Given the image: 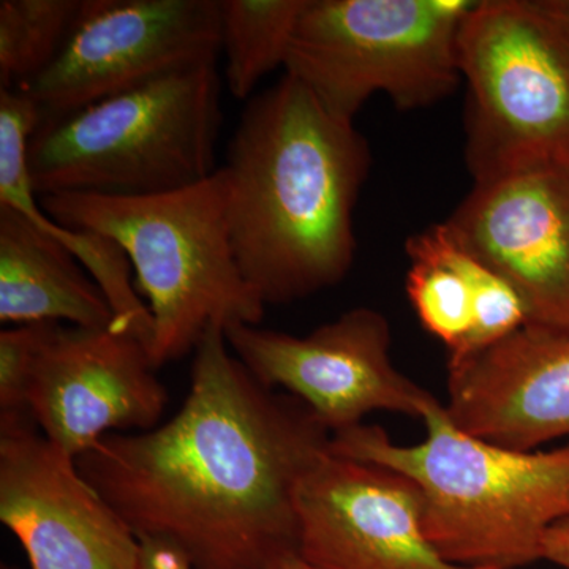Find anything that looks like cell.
<instances>
[{"label":"cell","mask_w":569,"mask_h":569,"mask_svg":"<svg viewBox=\"0 0 569 569\" xmlns=\"http://www.w3.org/2000/svg\"><path fill=\"white\" fill-rule=\"evenodd\" d=\"M54 222L112 239L132 264L153 321L149 355L159 369L189 355L211 326H258L264 301L231 244L222 168L204 181L146 197L56 193L39 198Z\"/></svg>","instance_id":"cell-4"},{"label":"cell","mask_w":569,"mask_h":569,"mask_svg":"<svg viewBox=\"0 0 569 569\" xmlns=\"http://www.w3.org/2000/svg\"><path fill=\"white\" fill-rule=\"evenodd\" d=\"M193 353L181 410L104 437L78 470L138 538L173 546L193 569H272L298 553L299 485L331 432L301 400L263 387L220 326Z\"/></svg>","instance_id":"cell-1"},{"label":"cell","mask_w":569,"mask_h":569,"mask_svg":"<svg viewBox=\"0 0 569 569\" xmlns=\"http://www.w3.org/2000/svg\"><path fill=\"white\" fill-rule=\"evenodd\" d=\"M306 0H219L224 82L249 102L271 71L283 67Z\"/></svg>","instance_id":"cell-18"},{"label":"cell","mask_w":569,"mask_h":569,"mask_svg":"<svg viewBox=\"0 0 569 569\" xmlns=\"http://www.w3.org/2000/svg\"><path fill=\"white\" fill-rule=\"evenodd\" d=\"M0 321L111 328L107 296L43 228L0 204Z\"/></svg>","instance_id":"cell-16"},{"label":"cell","mask_w":569,"mask_h":569,"mask_svg":"<svg viewBox=\"0 0 569 569\" xmlns=\"http://www.w3.org/2000/svg\"><path fill=\"white\" fill-rule=\"evenodd\" d=\"M451 421L500 447L535 451L569 438V328L527 323L448 365Z\"/></svg>","instance_id":"cell-14"},{"label":"cell","mask_w":569,"mask_h":569,"mask_svg":"<svg viewBox=\"0 0 569 569\" xmlns=\"http://www.w3.org/2000/svg\"><path fill=\"white\" fill-rule=\"evenodd\" d=\"M0 569H21V568L11 567V565H2V568H0Z\"/></svg>","instance_id":"cell-24"},{"label":"cell","mask_w":569,"mask_h":569,"mask_svg":"<svg viewBox=\"0 0 569 569\" xmlns=\"http://www.w3.org/2000/svg\"><path fill=\"white\" fill-rule=\"evenodd\" d=\"M82 0L0 2V89H20L58 56Z\"/></svg>","instance_id":"cell-19"},{"label":"cell","mask_w":569,"mask_h":569,"mask_svg":"<svg viewBox=\"0 0 569 569\" xmlns=\"http://www.w3.org/2000/svg\"><path fill=\"white\" fill-rule=\"evenodd\" d=\"M445 223L518 291L530 325L569 328V164L475 182Z\"/></svg>","instance_id":"cell-13"},{"label":"cell","mask_w":569,"mask_h":569,"mask_svg":"<svg viewBox=\"0 0 569 569\" xmlns=\"http://www.w3.org/2000/svg\"><path fill=\"white\" fill-rule=\"evenodd\" d=\"M48 323L11 326L0 332V417H31L29 383Z\"/></svg>","instance_id":"cell-20"},{"label":"cell","mask_w":569,"mask_h":569,"mask_svg":"<svg viewBox=\"0 0 569 569\" xmlns=\"http://www.w3.org/2000/svg\"><path fill=\"white\" fill-rule=\"evenodd\" d=\"M217 61L168 71L58 118L29 141L37 197H146L204 181L217 171L222 122Z\"/></svg>","instance_id":"cell-5"},{"label":"cell","mask_w":569,"mask_h":569,"mask_svg":"<svg viewBox=\"0 0 569 569\" xmlns=\"http://www.w3.org/2000/svg\"><path fill=\"white\" fill-rule=\"evenodd\" d=\"M39 112L29 100L3 97L0 102V204L11 206L43 228L82 266L107 296L116 321L112 329L137 336L151 348L153 321L134 287L132 264L112 239L93 231L73 230L48 217L29 178V141Z\"/></svg>","instance_id":"cell-17"},{"label":"cell","mask_w":569,"mask_h":569,"mask_svg":"<svg viewBox=\"0 0 569 569\" xmlns=\"http://www.w3.org/2000/svg\"><path fill=\"white\" fill-rule=\"evenodd\" d=\"M168 403L149 348L111 328L48 323L28 392V411L74 460L111 433L156 429Z\"/></svg>","instance_id":"cell-10"},{"label":"cell","mask_w":569,"mask_h":569,"mask_svg":"<svg viewBox=\"0 0 569 569\" xmlns=\"http://www.w3.org/2000/svg\"><path fill=\"white\" fill-rule=\"evenodd\" d=\"M298 553L318 569H493L449 563L425 530L411 479L329 449L296 497Z\"/></svg>","instance_id":"cell-12"},{"label":"cell","mask_w":569,"mask_h":569,"mask_svg":"<svg viewBox=\"0 0 569 569\" xmlns=\"http://www.w3.org/2000/svg\"><path fill=\"white\" fill-rule=\"evenodd\" d=\"M141 569H193L173 546L159 539H140Z\"/></svg>","instance_id":"cell-21"},{"label":"cell","mask_w":569,"mask_h":569,"mask_svg":"<svg viewBox=\"0 0 569 569\" xmlns=\"http://www.w3.org/2000/svg\"><path fill=\"white\" fill-rule=\"evenodd\" d=\"M475 0H306L284 73L326 110L353 122L385 93L399 110L458 89L459 33Z\"/></svg>","instance_id":"cell-7"},{"label":"cell","mask_w":569,"mask_h":569,"mask_svg":"<svg viewBox=\"0 0 569 569\" xmlns=\"http://www.w3.org/2000/svg\"><path fill=\"white\" fill-rule=\"evenodd\" d=\"M228 346L263 387L301 400L335 433L391 411L422 419L437 397L403 376L391 358V325L369 307L347 310L307 336L260 325L224 329Z\"/></svg>","instance_id":"cell-9"},{"label":"cell","mask_w":569,"mask_h":569,"mask_svg":"<svg viewBox=\"0 0 569 569\" xmlns=\"http://www.w3.org/2000/svg\"><path fill=\"white\" fill-rule=\"evenodd\" d=\"M219 0H82L77 20L47 69L17 91L41 119L58 118L153 80L217 61Z\"/></svg>","instance_id":"cell-8"},{"label":"cell","mask_w":569,"mask_h":569,"mask_svg":"<svg viewBox=\"0 0 569 569\" xmlns=\"http://www.w3.org/2000/svg\"><path fill=\"white\" fill-rule=\"evenodd\" d=\"M421 421V443L397 445L362 422L335 433L331 451L411 479L427 538L449 563L522 569L542 560L546 533L569 519V441L550 451L500 447L459 429L438 399Z\"/></svg>","instance_id":"cell-3"},{"label":"cell","mask_w":569,"mask_h":569,"mask_svg":"<svg viewBox=\"0 0 569 569\" xmlns=\"http://www.w3.org/2000/svg\"><path fill=\"white\" fill-rule=\"evenodd\" d=\"M366 138L291 74L247 102L222 170L239 268L264 305L336 287L355 261Z\"/></svg>","instance_id":"cell-2"},{"label":"cell","mask_w":569,"mask_h":569,"mask_svg":"<svg viewBox=\"0 0 569 569\" xmlns=\"http://www.w3.org/2000/svg\"><path fill=\"white\" fill-rule=\"evenodd\" d=\"M272 569H318L312 567V565L307 563L306 560H302L299 557V553H293V556L284 557L283 560H280L279 563L276 565Z\"/></svg>","instance_id":"cell-23"},{"label":"cell","mask_w":569,"mask_h":569,"mask_svg":"<svg viewBox=\"0 0 569 569\" xmlns=\"http://www.w3.org/2000/svg\"><path fill=\"white\" fill-rule=\"evenodd\" d=\"M0 520L32 569H141V541L31 417H0Z\"/></svg>","instance_id":"cell-11"},{"label":"cell","mask_w":569,"mask_h":569,"mask_svg":"<svg viewBox=\"0 0 569 569\" xmlns=\"http://www.w3.org/2000/svg\"><path fill=\"white\" fill-rule=\"evenodd\" d=\"M459 67L475 182L569 164V0H475Z\"/></svg>","instance_id":"cell-6"},{"label":"cell","mask_w":569,"mask_h":569,"mask_svg":"<svg viewBox=\"0 0 569 569\" xmlns=\"http://www.w3.org/2000/svg\"><path fill=\"white\" fill-rule=\"evenodd\" d=\"M542 560L569 569V519L556 523L542 541Z\"/></svg>","instance_id":"cell-22"},{"label":"cell","mask_w":569,"mask_h":569,"mask_svg":"<svg viewBox=\"0 0 569 569\" xmlns=\"http://www.w3.org/2000/svg\"><path fill=\"white\" fill-rule=\"evenodd\" d=\"M406 250L408 299L449 358L462 353L470 337L477 346H492L527 323L518 291L460 246L447 223L411 236Z\"/></svg>","instance_id":"cell-15"}]
</instances>
